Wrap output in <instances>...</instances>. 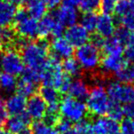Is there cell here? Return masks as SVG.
I'll return each mask as SVG.
<instances>
[{"label":"cell","mask_w":134,"mask_h":134,"mask_svg":"<svg viewBox=\"0 0 134 134\" xmlns=\"http://www.w3.org/2000/svg\"><path fill=\"white\" fill-rule=\"evenodd\" d=\"M16 93H18L19 95L23 96L24 98H28L35 95L36 90H37V85L32 84L30 82L25 81L23 80H20L18 82L16 85Z\"/></svg>","instance_id":"cell-26"},{"label":"cell","mask_w":134,"mask_h":134,"mask_svg":"<svg viewBox=\"0 0 134 134\" xmlns=\"http://www.w3.org/2000/svg\"><path fill=\"white\" fill-rule=\"evenodd\" d=\"M21 80L37 85L41 80V74L37 71L33 70V69L25 68L23 73L21 74Z\"/></svg>","instance_id":"cell-31"},{"label":"cell","mask_w":134,"mask_h":134,"mask_svg":"<svg viewBox=\"0 0 134 134\" xmlns=\"http://www.w3.org/2000/svg\"><path fill=\"white\" fill-rule=\"evenodd\" d=\"M65 38L72 47H80L87 44L90 40V32L87 31L82 26L76 24L69 27L65 31Z\"/></svg>","instance_id":"cell-9"},{"label":"cell","mask_w":134,"mask_h":134,"mask_svg":"<svg viewBox=\"0 0 134 134\" xmlns=\"http://www.w3.org/2000/svg\"><path fill=\"white\" fill-rule=\"evenodd\" d=\"M88 93H90V88L84 80L77 79L71 81L69 91H68L69 97L82 101L83 99L88 98Z\"/></svg>","instance_id":"cell-17"},{"label":"cell","mask_w":134,"mask_h":134,"mask_svg":"<svg viewBox=\"0 0 134 134\" xmlns=\"http://www.w3.org/2000/svg\"><path fill=\"white\" fill-rule=\"evenodd\" d=\"M119 134H120V133H119Z\"/></svg>","instance_id":"cell-52"},{"label":"cell","mask_w":134,"mask_h":134,"mask_svg":"<svg viewBox=\"0 0 134 134\" xmlns=\"http://www.w3.org/2000/svg\"><path fill=\"white\" fill-rule=\"evenodd\" d=\"M108 117L116 121H120L123 118V110H122V106L118 103H114L110 101V106H109V111H108Z\"/></svg>","instance_id":"cell-30"},{"label":"cell","mask_w":134,"mask_h":134,"mask_svg":"<svg viewBox=\"0 0 134 134\" xmlns=\"http://www.w3.org/2000/svg\"><path fill=\"white\" fill-rule=\"evenodd\" d=\"M47 103L39 95H34L27 100L26 114L30 120L40 121L45 118L47 113Z\"/></svg>","instance_id":"cell-8"},{"label":"cell","mask_w":134,"mask_h":134,"mask_svg":"<svg viewBox=\"0 0 134 134\" xmlns=\"http://www.w3.org/2000/svg\"><path fill=\"white\" fill-rule=\"evenodd\" d=\"M117 81L123 84H132L134 83V65L132 64H125L122 69L115 74Z\"/></svg>","instance_id":"cell-23"},{"label":"cell","mask_w":134,"mask_h":134,"mask_svg":"<svg viewBox=\"0 0 134 134\" xmlns=\"http://www.w3.org/2000/svg\"><path fill=\"white\" fill-rule=\"evenodd\" d=\"M58 24V21L52 14L45 16L38 22V36L44 39L48 36H53L54 30Z\"/></svg>","instance_id":"cell-20"},{"label":"cell","mask_w":134,"mask_h":134,"mask_svg":"<svg viewBox=\"0 0 134 134\" xmlns=\"http://www.w3.org/2000/svg\"><path fill=\"white\" fill-rule=\"evenodd\" d=\"M1 75H2V73H1V69H0V78H1Z\"/></svg>","instance_id":"cell-51"},{"label":"cell","mask_w":134,"mask_h":134,"mask_svg":"<svg viewBox=\"0 0 134 134\" xmlns=\"http://www.w3.org/2000/svg\"><path fill=\"white\" fill-rule=\"evenodd\" d=\"M47 8L41 0H28L27 2V12L31 18L35 19H41L46 16Z\"/></svg>","instance_id":"cell-21"},{"label":"cell","mask_w":134,"mask_h":134,"mask_svg":"<svg viewBox=\"0 0 134 134\" xmlns=\"http://www.w3.org/2000/svg\"><path fill=\"white\" fill-rule=\"evenodd\" d=\"M4 40H3V38H2V36H1V34H0V50L2 49V48H3V46H4Z\"/></svg>","instance_id":"cell-48"},{"label":"cell","mask_w":134,"mask_h":134,"mask_svg":"<svg viewBox=\"0 0 134 134\" xmlns=\"http://www.w3.org/2000/svg\"><path fill=\"white\" fill-rule=\"evenodd\" d=\"M59 92L51 87L42 86L39 90V96L43 99V100L47 103V105L58 104L60 102Z\"/></svg>","instance_id":"cell-22"},{"label":"cell","mask_w":134,"mask_h":134,"mask_svg":"<svg viewBox=\"0 0 134 134\" xmlns=\"http://www.w3.org/2000/svg\"><path fill=\"white\" fill-rule=\"evenodd\" d=\"M88 113L87 106L83 101L73 98L65 97L59 102V114L69 121L77 122L84 120Z\"/></svg>","instance_id":"cell-4"},{"label":"cell","mask_w":134,"mask_h":134,"mask_svg":"<svg viewBox=\"0 0 134 134\" xmlns=\"http://www.w3.org/2000/svg\"><path fill=\"white\" fill-rule=\"evenodd\" d=\"M100 48L106 56H122L124 52V44L115 37L104 39Z\"/></svg>","instance_id":"cell-19"},{"label":"cell","mask_w":134,"mask_h":134,"mask_svg":"<svg viewBox=\"0 0 134 134\" xmlns=\"http://www.w3.org/2000/svg\"><path fill=\"white\" fill-rule=\"evenodd\" d=\"M62 70L69 77H78L81 74V68L75 58H67L61 64Z\"/></svg>","instance_id":"cell-24"},{"label":"cell","mask_w":134,"mask_h":134,"mask_svg":"<svg viewBox=\"0 0 134 134\" xmlns=\"http://www.w3.org/2000/svg\"><path fill=\"white\" fill-rule=\"evenodd\" d=\"M5 109L10 116H19L26 113L27 99L18 93L11 94L5 101Z\"/></svg>","instance_id":"cell-12"},{"label":"cell","mask_w":134,"mask_h":134,"mask_svg":"<svg viewBox=\"0 0 134 134\" xmlns=\"http://www.w3.org/2000/svg\"><path fill=\"white\" fill-rule=\"evenodd\" d=\"M99 16L94 12L91 13H84L83 16L80 18V25L82 26L87 31L93 32L96 30Z\"/></svg>","instance_id":"cell-27"},{"label":"cell","mask_w":134,"mask_h":134,"mask_svg":"<svg viewBox=\"0 0 134 134\" xmlns=\"http://www.w3.org/2000/svg\"><path fill=\"white\" fill-rule=\"evenodd\" d=\"M75 59L80 64L81 69L94 71L99 67L101 62L100 50L92 42H88L76 49Z\"/></svg>","instance_id":"cell-3"},{"label":"cell","mask_w":134,"mask_h":134,"mask_svg":"<svg viewBox=\"0 0 134 134\" xmlns=\"http://www.w3.org/2000/svg\"><path fill=\"white\" fill-rule=\"evenodd\" d=\"M126 44H127V46H134V30L133 31H131L130 37L128 38V41Z\"/></svg>","instance_id":"cell-45"},{"label":"cell","mask_w":134,"mask_h":134,"mask_svg":"<svg viewBox=\"0 0 134 134\" xmlns=\"http://www.w3.org/2000/svg\"><path fill=\"white\" fill-rule=\"evenodd\" d=\"M16 5L7 1L0 2V27H7L15 20Z\"/></svg>","instance_id":"cell-18"},{"label":"cell","mask_w":134,"mask_h":134,"mask_svg":"<svg viewBox=\"0 0 134 134\" xmlns=\"http://www.w3.org/2000/svg\"><path fill=\"white\" fill-rule=\"evenodd\" d=\"M0 69L5 74L16 77L21 75L25 69V64L21 55L16 49H7L0 53Z\"/></svg>","instance_id":"cell-7"},{"label":"cell","mask_w":134,"mask_h":134,"mask_svg":"<svg viewBox=\"0 0 134 134\" xmlns=\"http://www.w3.org/2000/svg\"><path fill=\"white\" fill-rule=\"evenodd\" d=\"M41 1L46 5L47 7L54 9V8H56L58 5H59L60 2H61V0H41Z\"/></svg>","instance_id":"cell-44"},{"label":"cell","mask_w":134,"mask_h":134,"mask_svg":"<svg viewBox=\"0 0 134 134\" xmlns=\"http://www.w3.org/2000/svg\"><path fill=\"white\" fill-rule=\"evenodd\" d=\"M131 9H133V7L129 0H119L114 12L116 13L119 18H121L124 16H126Z\"/></svg>","instance_id":"cell-32"},{"label":"cell","mask_w":134,"mask_h":134,"mask_svg":"<svg viewBox=\"0 0 134 134\" xmlns=\"http://www.w3.org/2000/svg\"><path fill=\"white\" fill-rule=\"evenodd\" d=\"M81 1L82 0H62V5L76 9V7H80Z\"/></svg>","instance_id":"cell-43"},{"label":"cell","mask_w":134,"mask_h":134,"mask_svg":"<svg viewBox=\"0 0 134 134\" xmlns=\"http://www.w3.org/2000/svg\"><path fill=\"white\" fill-rule=\"evenodd\" d=\"M64 134H77L76 132H75L74 131H73V129L71 130V131H69V132H67V133H64Z\"/></svg>","instance_id":"cell-49"},{"label":"cell","mask_w":134,"mask_h":134,"mask_svg":"<svg viewBox=\"0 0 134 134\" xmlns=\"http://www.w3.org/2000/svg\"><path fill=\"white\" fill-rule=\"evenodd\" d=\"M87 109L93 116L104 117L108 114L110 99H109L106 88L99 81L90 90V93L87 98Z\"/></svg>","instance_id":"cell-2"},{"label":"cell","mask_w":134,"mask_h":134,"mask_svg":"<svg viewBox=\"0 0 134 134\" xmlns=\"http://www.w3.org/2000/svg\"><path fill=\"white\" fill-rule=\"evenodd\" d=\"M22 59L27 69L42 74L48 63V44L46 39L26 41L21 47Z\"/></svg>","instance_id":"cell-1"},{"label":"cell","mask_w":134,"mask_h":134,"mask_svg":"<svg viewBox=\"0 0 134 134\" xmlns=\"http://www.w3.org/2000/svg\"><path fill=\"white\" fill-rule=\"evenodd\" d=\"M32 134H58L54 126L48 125L45 121H35L31 127Z\"/></svg>","instance_id":"cell-28"},{"label":"cell","mask_w":134,"mask_h":134,"mask_svg":"<svg viewBox=\"0 0 134 134\" xmlns=\"http://www.w3.org/2000/svg\"><path fill=\"white\" fill-rule=\"evenodd\" d=\"M101 0H82L80 8L84 13H91L97 10L100 5Z\"/></svg>","instance_id":"cell-33"},{"label":"cell","mask_w":134,"mask_h":134,"mask_svg":"<svg viewBox=\"0 0 134 134\" xmlns=\"http://www.w3.org/2000/svg\"><path fill=\"white\" fill-rule=\"evenodd\" d=\"M125 64L122 56H106L101 59V69L106 74H116Z\"/></svg>","instance_id":"cell-16"},{"label":"cell","mask_w":134,"mask_h":134,"mask_svg":"<svg viewBox=\"0 0 134 134\" xmlns=\"http://www.w3.org/2000/svg\"><path fill=\"white\" fill-rule=\"evenodd\" d=\"M98 36L106 39L111 37L116 31L115 20L110 15L102 14L98 18L97 27H96Z\"/></svg>","instance_id":"cell-13"},{"label":"cell","mask_w":134,"mask_h":134,"mask_svg":"<svg viewBox=\"0 0 134 134\" xmlns=\"http://www.w3.org/2000/svg\"><path fill=\"white\" fill-rule=\"evenodd\" d=\"M28 0H7V2L8 3L12 4L14 5H23L24 3H27Z\"/></svg>","instance_id":"cell-46"},{"label":"cell","mask_w":134,"mask_h":134,"mask_svg":"<svg viewBox=\"0 0 134 134\" xmlns=\"http://www.w3.org/2000/svg\"><path fill=\"white\" fill-rule=\"evenodd\" d=\"M30 119L27 115L23 114L19 116H11L5 122V130L10 134H19L24 130L27 129Z\"/></svg>","instance_id":"cell-15"},{"label":"cell","mask_w":134,"mask_h":134,"mask_svg":"<svg viewBox=\"0 0 134 134\" xmlns=\"http://www.w3.org/2000/svg\"><path fill=\"white\" fill-rule=\"evenodd\" d=\"M0 34L2 36L4 42H11L14 40L15 32L9 27H4L2 30H0Z\"/></svg>","instance_id":"cell-40"},{"label":"cell","mask_w":134,"mask_h":134,"mask_svg":"<svg viewBox=\"0 0 134 134\" xmlns=\"http://www.w3.org/2000/svg\"><path fill=\"white\" fill-rule=\"evenodd\" d=\"M106 91L111 102L120 105L134 102V86L131 84L111 81L108 84Z\"/></svg>","instance_id":"cell-6"},{"label":"cell","mask_w":134,"mask_h":134,"mask_svg":"<svg viewBox=\"0 0 134 134\" xmlns=\"http://www.w3.org/2000/svg\"><path fill=\"white\" fill-rule=\"evenodd\" d=\"M130 2H131V5H132V7L134 8V0H129Z\"/></svg>","instance_id":"cell-50"},{"label":"cell","mask_w":134,"mask_h":134,"mask_svg":"<svg viewBox=\"0 0 134 134\" xmlns=\"http://www.w3.org/2000/svg\"><path fill=\"white\" fill-rule=\"evenodd\" d=\"M118 1L119 0H101L99 8L102 11L103 14L110 15L115 11Z\"/></svg>","instance_id":"cell-34"},{"label":"cell","mask_w":134,"mask_h":134,"mask_svg":"<svg viewBox=\"0 0 134 134\" xmlns=\"http://www.w3.org/2000/svg\"><path fill=\"white\" fill-rule=\"evenodd\" d=\"M14 22L16 33L24 39H32L38 36V22L24 9L16 10Z\"/></svg>","instance_id":"cell-5"},{"label":"cell","mask_w":134,"mask_h":134,"mask_svg":"<svg viewBox=\"0 0 134 134\" xmlns=\"http://www.w3.org/2000/svg\"><path fill=\"white\" fill-rule=\"evenodd\" d=\"M19 134H32L31 129H29V128H27V129L24 130V131H22L21 133H19Z\"/></svg>","instance_id":"cell-47"},{"label":"cell","mask_w":134,"mask_h":134,"mask_svg":"<svg viewBox=\"0 0 134 134\" xmlns=\"http://www.w3.org/2000/svg\"><path fill=\"white\" fill-rule=\"evenodd\" d=\"M0 2H1V1H0Z\"/></svg>","instance_id":"cell-53"},{"label":"cell","mask_w":134,"mask_h":134,"mask_svg":"<svg viewBox=\"0 0 134 134\" xmlns=\"http://www.w3.org/2000/svg\"><path fill=\"white\" fill-rule=\"evenodd\" d=\"M120 22L123 27L129 29L130 31L134 30V8L131 9L126 16L120 18Z\"/></svg>","instance_id":"cell-36"},{"label":"cell","mask_w":134,"mask_h":134,"mask_svg":"<svg viewBox=\"0 0 134 134\" xmlns=\"http://www.w3.org/2000/svg\"><path fill=\"white\" fill-rule=\"evenodd\" d=\"M94 134H119L120 124L108 116L98 117L92 122Z\"/></svg>","instance_id":"cell-10"},{"label":"cell","mask_w":134,"mask_h":134,"mask_svg":"<svg viewBox=\"0 0 134 134\" xmlns=\"http://www.w3.org/2000/svg\"><path fill=\"white\" fill-rule=\"evenodd\" d=\"M52 58L57 59H67L71 58L74 49L70 43L65 38V37H57L54 38L50 45Z\"/></svg>","instance_id":"cell-11"},{"label":"cell","mask_w":134,"mask_h":134,"mask_svg":"<svg viewBox=\"0 0 134 134\" xmlns=\"http://www.w3.org/2000/svg\"><path fill=\"white\" fill-rule=\"evenodd\" d=\"M120 134H134V120L125 119L120 125Z\"/></svg>","instance_id":"cell-37"},{"label":"cell","mask_w":134,"mask_h":134,"mask_svg":"<svg viewBox=\"0 0 134 134\" xmlns=\"http://www.w3.org/2000/svg\"><path fill=\"white\" fill-rule=\"evenodd\" d=\"M16 77L12 76L9 74H4L1 75L0 78V88L5 93H12L13 91L16 90Z\"/></svg>","instance_id":"cell-25"},{"label":"cell","mask_w":134,"mask_h":134,"mask_svg":"<svg viewBox=\"0 0 134 134\" xmlns=\"http://www.w3.org/2000/svg\"><path fill=\"white\" fill-rule=\"evenodd\" d=\"M73 131L77 134H94L92 122L86 119L77 122L75 127L73 128Z\"/></svg>","instance_id":"cell-29"},{"label":"cell","mask_w":134,"mask_h":134,"mask_svg":"<svg viewBox=\"0 0 134 134\" xmlns=\"http://www.w3.org/2000/svg\"><path fill=\"white\" fill-rule=\"evenodd\" d=\"M130 34H131V31L129 29L121 27L116 29V31L114 33V37H117L119 40H120L124 44V43H127L128 38L130 37Z\"/></svg>","instance_id":"cell-38"},{"label":"cell","mask_w":134,"mask_h":134,"mask_svg":"<svg viewBox=\"0 0 134 134\" xmlns=\"http://www.w3.org/2000/svg\"><path fill=\"white\" fill-rule=\"evenodd\" d=\"M122 110H123V115L129 120H134V102L128 103L122 106Z\"/></svg>","instance_id":"cell-41"},{"label":"cell","mask_w":134,"mask_h":134,"mask_svg":"<svg viewBox=\"0 0 134 134\" xmlns=\"http://www.w3.org/2000/svg\"><path fill=\"white\" fill-rule=\"evenodd\" d=\"M5 100L4 99L3 96L0 95V128L3 125H5L7 119H8V113L5 109Z\"/></svg>","instance_id":"cell-39"},{"label":"cell","mask_w":134,"mask_h":134,"mask_svg":"<svg viewBox=\"0 0 134 134\" xmlns=\"http://www.w3.org/2000/svg\"><path fill=\"white\" fill-rule=\"evenodd\" d=\"M55 129L57 130L58 134L67 133L72 130V123L70 121H69L68 120H66V119L60 118L57 121V123L55 124Z\"/></svg>","instance_id":"cell-35"},{"label":"cell","mask_w":134,"mask_h":134,"mask_svg":"<svg viewBox=\"0 0 134 134\" xmlns=\"http://www.w3.org/2000/svg\"><path fill=\"white\" fill-rule=\"evenodd\" d=\"M124 55L130 64L134 65V46H127L124 49Z\"/></svg>","instance_id":"cell-42"},{"label":"cell","mask_w":134,"mask_h":134,"mask_svg":"<svg viewBox=\"0 0 134 134\" xmlns=\"http://www.w3.org/2000/svg\"><path fill=\"white\" fill-rule=\"evenodd\" d=\"M52 15L61 25H63L64 27H69L73 25H76L77 21H78L79 18H80L78 11L76 9L64 7V5L59 7Z\"/></svg>","instance_id":"cell-14"}]
</instances>
